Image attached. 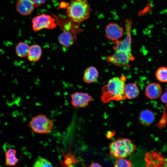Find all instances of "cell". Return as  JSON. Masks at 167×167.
<instances>
[{
    "label": "cell",
    "instance_id": "1",
    "mask_svg": "<svg viewBox=\"0 0 167 167\" xmlns=\"http://www.w3.org/2000/svg\"><path fill=\"white\" fill-rule=\"evenodd\" d=\"M132 24L131 20H126V37L122 40L115 41L113 47L114 53L106 58L107 62L118 67H129L130 62L134 59L131 52Z\"/></svg>",
    "mask_w": 167,
    "mask_h": 167
},
{
    "label": "cell",
    "instance_id": "2",
    "mask_svg": "<svg viewBox=\"0 0 167 167\" xmlns=\"http://www.w3.org/2000/svg\"><path fill=\"white\" fill-rule=\"evenodd\" d=\"M91 12L87 0H71L67 6L66 15L69 22L79 28L80 24L89 18Z\"/></svg>",
    "mask_w": 167,
    "mask_h": 167
},
{
    "label": "cell",
    "instance_id": "3",
    "mask_svg": "<svg viewBox=\"0 0 167 167\" xmlns=\"http://www.w3.org/2000/svg\"><path fill=\"white\" fill-rule=\"evenodd\" d=\"M125 81L118 77H114L109 79L102 88L101 101L106 103L111 100L119 101L125 100Z\"/></svg>",
    "mask_w": 167,
    "mask_h": 167
},
{
    "label": "cell",
    "instance_id": "4",
    "mask_svg": "<svg viewBox=\"0 0 167 167\" xmlns=\"http://www.w3.org/2000/svg\"><path fill=\"white\" fill-rule=\"evenodd\" d=\"M109 148L110 156L118 159L125 158L132 154L136 146L130 139L120 138L111 142Z\"/></svg>",
    "mask_w": 167,
    "mask_h": 167
},
{
    "label": "cell",
    "instance_id": "5",
    "mask_svg": "<svg viewBox=\"0 0 167 167\" xmlns=\"http://www.w3.org/2000/svg\"><path fill=\"white\" fill-rule=\"evenodd\" d=\"M54 124L53 119L45 114L40 113L32 117L28 126L33 133L46 134L51 132Z\"/></svg>",
    "mask_w": 167,
    "mask_h": 167
},
{
    "label": "cell",
    "instance_id": "6",
    "mask_svg": "<svg viewBox=\"0 0 167 167\" xmlns=\"http://www.w3.org/2000/svg\"><path fill=\"white\" fill-rule=\"evenodd\" d=\"M32 27L35 32L43 29H53L57 27L55 19L50 15L42 14L33 18L32 21Z\"/></svg>",
    "mask_w": 167,
    "mask_h": 167
},
{
    "label": "cell",
    "instance_id": "7",
    "mask_svg": "<svg viewBox=\"0 0 167 167\" xmlns=\"http://www.w3.org/2000/svg\"><path fill=\"white\" fill-rule=\"evenodd\" d=\"M70 96L71 98V103L75 108L87 107L92 100L91 96L82 92H75Z\"/></svg>",
    "mask_w": 167,
    "mask_h": 167
},
{
    "label": "cell",
    "instance_id": "8",
    "mask_svg": "<svg viewBox=\"0 0 167 167\" xmlns=\"http://www.w3.org/2000/svg\"><path fill=\"white\" fill-rule=\"evenodd\" d=\"M123 32V28L116 23H110L105 28V35L109 40L116 41L122 36Z\"/></svg>",
    "mask_w": 167,
    "mask_h": 167
},
{
    "label": "cell",
    "instance_id": "9",
    "mask_svg": "<svg viewBox=\"0 0 167 167\" xmlns=\"http://www.w3.org/2000/svg\"><path fill=\"white\" fill-rule=\"evenodd\" d=\"M35 6L31 0H17L16 4L17 11L21 15L26 16L33 11Z\"/></svg>",
    "mask_w": 167,
    "mask_h": 167
},
{
    "label": "cell",
    "instance_id": "10",
    "mask_svg": "<svg viewBox=\"0 0 167 167\" xmlns=\"http://www.w3.org/2000/svg\"><path fill=\"white\" fill-rule=\"evenodd\" d=\"M162 88L160 85L156 83H151L145 88V93L149 99L154 100L158 98L161 96Z\"/></svg>",
    "mask_w": 167,
    "mask_h": 167
},
{
    "label": "cell",
    "instance_id": "11",
    "mask_svg": "<svg viewBox=\"0 0 167 167\" xmlns=\"http://www.w3.org/2000/svg\"><path fill=\"white\" fill-rule=\"evenodd\" d=\"M76 39V36L72 32L67 31H63L58 37L59 43L66 48L71 46L74 44Z\"/></svg>",
    "mask_w": 167,
    "mask_h": 167
},
{
    "label": "cell",
    "instance_id": "12",
    "mask_svg": "<svg viewBox=\"0 0 167 167\" xmlns=\"http://www.w3.org/2000/svg\"><path fill=\"white\" fill-rule=\"evenodd\" d=\"M155 115L151 110L145 109L141 111L139 115V123L144 126H150L154 121Z\"/></svg>",
    "mask_w": 167,
    "mask_h": 167
},
{
    "label": "cell",
    "instance_id": "13",
    "mask_svg": "<svg viewBox=\"0 0 167 167\" xmlns=\"http://www.w3.org/2000/svg\"><path fill=\"white\" fill-rule=\"evenodd\" d=\"M41 47L38 44H33L30 46L27 56L28 60L31 62H36L40 59L42 54Z\"/></svg>",
    "mask_w": 167,
    "mask_h": 167
},
{
    "label": "cell",
    "instance_id": "14",
    "mask_svg": "<svg viewBox=\"0 0 167 167\" xmlns=\"http://www.w3.org/2000/svg\"><path fill=\"white\" fill-rule=\"evenodd\" d=\"M98 75L99 73L97 69L93 66H89L85 70L83 79L86 83H92L97 80Z\"/></svg>",
    "mask_w": 167,
    "mask_h": 167
},
{
    "label": "cell",
    "instance_id": "15",
    "mask_svg": "<svg viewBox=\"0 0 167 167\" xmlns=\"http://www.w3.org/2000/svg\"><path fill=\"white\" fill-rule=\"evenodd\" d=\"M124 93L126 97L129 99H134L139 95V90L137 85L135 83H130L125 84Z\"/></svg>",
    "mask_w": 167,
    "mask_h": 167
},
{
    "label": "cell",
    "instance_id": "16",
    "mask_svg": "<svg viewBox=\"0 0 167 167\" xmlns=\"http://www.w3.org/2000/svg\"><path fill=\"white\" fill-rule=\"evenodd\" d=\"M30 46L26 43L19 42L15 47V51L16 55L20 58L27 57Z\"/></svg>",
    "mask_w": 167,
    "mask_h": 167
},
{
    "label": "cell",
    "instance_id": "17",
    "mask_svg": "<svg viewBox=\"0 0 167 167\" xmlns=\"http://www.w3.org/2000/svg\"><path fill=\"white\" fill-rule=\"evenodd\" d=\"M16 151L14 149H8L5 153V164L7 166H14L18 162L16 156Z\"/></svg>",
    "mask_w": 167,
    "mask_h": 167
},
{
    "label": "cell",
    "instance_id": "18",
    "mask_svg": "<svg viewBox=\"0 0 167 167\" xmlns=\"http://www.w3.org/2000/svg\"><path fill=\"white\" fill-rule=\"evenodd\" d=\"M155 76L160 82H167V67L161 66L159 68L156 72Z\"/></svg>",
    "mask_w": 167,
    "mask_h": 167
},
{
    "label": "cell",
    "instance_id": "19",
    "mask_svg": "<svg viewBox=\"0 0 167 167\" xmlns=\"http://www.w3.org/2000/svg\"><path fill=\"white\" fill-rule=\"evenodd\" d=\"M65 160L62 165L64 166H70L73 164L78 162L76 157L71 151L66 155H64Z\"/></svg>",
    "mask_w": 167,
    "mask_h": 167
},
{
    "label": "cell",
    "instance_id": "20",
    "mask_svg": "<svg viewBox=\"0 0 167 167\" xmlns=\"http://www.w3.org/2000/svg\"><path fill=\"white\" fill-rule=\"evenodd\" d=\"M33 167H53V166L47 159L39 157L34 163Z\"/></svg>",
    "mask_w": 167,
    "mask_h": 167
},
{
    "label": "cell",
    "instance_id": "21",
    "mask_svg": "<svg viewBox=\"0 0 167 167\" xmlns=\"http://www.w3.org/2000/svg\"><path fill=\"white\" fill-rule=\"evenodd\" d=\"M132 163L124 158L117 159L115 161L113 167H131Z\"/></svg>",
    "mask_w": 167,
    "mask_h": 167
},
{
    "label": "cell",
    "instance_id": "22",
    "mask_svg": "<svg viewBox=\"0 0 167 167\" xmlns=\"http://www.w3.org/2000/svg\"><path fill=\"white\" fill-rule=\"evenodd\" d=\"M34 4L35 7H38L45 3L46 0H31Z\"/></svg>",
    "mask_w": 167,
    "mask_h": 167
},
{
    "label": "cell",
    "instance_id": "23",
    "mask_svg": "<svg viewBox=\"0 0 167 167\" xmlns=\"http://www.w3.org/2000/svg\"><path fill=\"white\" fill-rule=\"evenodd\" d=\"M161 100L162 102L167 104V91L162 95Z\"/></svg>",
    "mask_w": 167,
    "mask_h": 167
},
{
    "label": "cell",
    "instance_id": "24",
    "mask_svg": "<svg viewBox=\"0 0 167 167\" xmlns=\"http://www.w3.org/2000/svg\"><path fill=\"white\" fill-rule=\"evenodd\" d=\"M89 167H102L99 164L97 163H94L90 165Z\"/></svg>",
    "mask_w": 167,
    "mask_h": 167
},
{
    "label": "cell",
    "instance_id": "25",
    "mask_svg": "<svg viewBox=\"0 0 167 167\" xmlns=\"http://www.w3.org/2000/svg\"><path fill=\"white\" fill-rule=\"evenodd\" d=\"M166 91H167V87H166Z\"/></svg>",
    "mask_w": 167,
    "mask_h": 167
}]
</instances>
